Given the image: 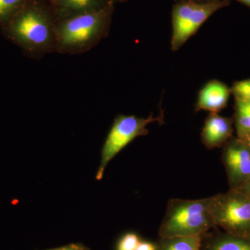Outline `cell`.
Instances as JSON below:
<instances>
[{"label": "cell", "instance_id": "1", "mask_svg": "<svg viewBox=\"0 0 250 250\" xmlns=\"http://www.w3.org/2000/svg\"><path fill=\"white\" fill-rule=\"evenodd\" d=\"M55 18L47 0H27L1 31L31 58L57 52Z\"/></svg>", "mask_w": 250, "mask_h": 250}, {"label": "cell", "instance_id": "2", "mask_svg": "<svg viewBox=\"0 0 250 250\" xmlns=\"http://www.w3.org/2000/svg\"><path fill=\"white\" fill-rule=\"evenodd\" d=\"M113 6L56 23L57 52L79 54L88 52L107 36Z\"/></svg>", "mask_w": 250, "mask_h": 250}, {"label": "cell", "instance_id": "3", "mask_svg": "<svg viewBox=\"0 0 250 250\" xmlns=\"http://www.w3.org/2000/svg\"><path fill=\"white\" fill-rule=\"evenodd\" d=\"M215 228L212 196L199 200L171 199L159 227V236H202Z\"/></svg>", "mask_w": 250, "mask_h": 250}, {"label": "cell", "instance_id": "4", "mask_svg": "<svg viewBox=\"0 0 250 250\" xmlns=\"http://www.w3.org/2000/svg\"><path fill=\"white\" fill-rule=\"evenodd\" d=\"M215 228L230 234L250 236V198L236 189L212 196Z\"/></svg>", "mask_w": 250, "mask_h": 250}, {"label": "cell", "instance_id": "5", "mask_svg": "<svg viewBox=\"0 0 250 250\" xmlns=\"http://www.w3.org/2000/svg\"><path fill=\"white\" fill-rule=\"evenodd\" d=\"M161 116L154 118L152 115L147 118L118 115L113 121L102 149L101 161L97 172V180H101L108 163L122 149L136 138L149 134L148 125L156 121L161 122Z\"/></svg>", "mask_w": 250, "mask_h": 250}, {"label": "cell", "instance_id": "6", "mask_svg": "<svg viewBox=\"0 0 250 250\" xmlns=\"http://www.w3.org/2000/svg\"><path fill=\"white\" fill-rule=\"evenodd\" d=\"M225 5L219 0L205 3L189 1L176 5L172 11V50H179L211 15Z\"/></svg>", "mask_w": 250, "mask_h": 250}, {"label": "cell", "instance_id": "7", "mask_svg": "<svg viewBox=\"0 0 250 250\" xmlns=\"http://www.w3.org/2000/svg\"><path fill=\"white\" fill-rule=\"evenodd\" d=\"M223 164L231 189L241 186L250 176V148L243 140L233 139L225 143Z\"/></svg>", "mask_w": 250, "mask_h": 250}, {"label": "cell", "instance_id": "8", "mask_svg": "<svg viewBox=\"0 0 250 250\" xmlns=\"http://www.w3.org/2000/svg\"><path fill=\"white\" fill-rule=\"evenodd\" d=\"M56 22L107 7L112 0H47Z\"/></svg>", "mask_w": 250, "mask_h": 250}, {"label": "cell", "instance_id": "9", "mask_svg": "<svg viewBox=\"0 0 250 250\" xmlns=\"http://www.w3.org/2000/svg\"><path fill=\"white\" fill-rule=\"evenodd\" d=\"M232 133V121L216 113H210L202 129V142L208 149L225 144Z\"/></svg>", "mask_w": 250, "mask_h": 250}, {"label": "cell", "instance_id": "10", "mask_svg": "<svg viewBox=\"0 0 250 250\" xmlns=\"http://www.w3.org/2000/svg\"><path fill=\"white\" fill-rule=\"evenodd\" d=\"M231 90L218 80L208 82L199 93L195 111H208L218 113L226 106Z\"/></svg>", "mask_w": 250, "mask_h": 250}, {"label": "cell", "instance_id": "11", "mask_svg": "<svg viewBox=\"0 0 250 250\" xmlns=\"http://www.w3.org/2000/svg\"><path fill=\"white\" fill-rule=\"evenodd\" d=\"M200 250H250V236H240L213 229L202 236Z\"/></svg>", "mask_w": 250, "mask_h": 250}, {"label": "cell", "instance_id": "12", "mask_svg": "<svg viewBox=\"0 0 250 250\" xmlns=\"http://www.w3.org/2000/svg\"><path fill=\"white\" fill-rule=\"evenodd\" d=\"M202 236L159 238L156 250H200Z\"/></svg>", "mask_w": 250, "mask_h": 250}, {"label": "cell", "instance_id": "13", "mask_svg": "<svg viewBox=\"0 0 250 250\" xmlns=\"http://www.w3.org/2000/svg\"><path fill=\"white\" fill-rule=\"evenodd\" d=\"M27 0H0V31L24 6Z\"/></svg>", "mask_w": 250, "mask_h": 250}, {"label": "cell", "instance_id": "14", "mask_svg": "<svg viewBox=\"0 0 250 250\" xmlns=\"http://www.w3.org/2000/svg\"><path fill=\"white\" fill-rule=\"evenodd\" d=\"M231 90L236 100L250 103V79L233 83Z\"/></svg>", "mask_w": 250, "mask_h": 250}, {"label": "cell", "instance_id": "15", "mask_svg": "<svg viewBox=\"0 0 250 250\" xmlns=\"http://www.w3.org/2000/svg\"><path fill=\"white\" fill-rule=\"evenodd\" d=\"M141 240L136 233H126L118 242L116 250H136Z\"/></svg>", "mask_w": 250, "mask_h": 250}, {"label": "cell", "instance_id": "16", "mask_svg": "<svg viewBox=\"0 0 250 250\" xmlns=\"http://www.w3.org/2000/svg\"><path fill=\"white\" fill-rule=\"evenodd\" d=\"M136 250H156V245L151 242L141 241Z\"/></svg>", "mask_w": 250, "mask_h": 250}, {"label": "cell", "instance_id": "17", "mask_svg": "<svg viewBox=\"0 0 250 250\" xmlns=\"http://www.w3.org/2000/svg\"><path fill=\"white\" fill-rule=\"evenodd\" d=\"M236 189L243 192V193L246 194V195H250V176L244 183Z\"/></svg>", "mask_w": 250, "mask_h": 250}, {"label": "cell", "instance_id": "18", "mask_svg": "<svg viewBox=\"0 0 250 250\" xmlns=\"http://www.w3.org/2000/svg\"><path fill=\"white\" fill-rule=\"evenodd\" d=\"M48 250H87L84 247L81 245L71 244L69 246L62 247V248H56V249Z\"/></svg>", "mask_w": 250, "mask_h": 250}, {"label": "cell", "instance_id": "19", "mask_svg": "<svg viewBox=\"0 0 250 250\" xmlns=\"http://www.w3.org/2000/svg\"><path fill=\"white\" fill-rule=\"evenodd\" d=\"M242 140L245 141L247 143L248 146H249L250 148V134L248 135V136H245V137L242 138Z\"/></svg>", "mask_w": 250, "mask_h": 250}, {"label": "cell", "instance_id": "20", "mask_svg": "<svg viewBox=\"0 0 250 250\" xmlns=\"http://www.w3.org/2000/svg\"><path fill=\"white\" fill-rule=\"evenodd\" d=\"M237 1H240V2L243 3V4L250 7V0H237Z\"/></svg>", "mask_w": 250, "mask_h": 250}, {"label": "cell", "instance_id": "21", "mask_svg": "<svg viewBox=\"0 0 250 250\" xmlns=\"http://www.w3.org/2000/svg\"><path fill=\"white\" fill-rule=\"evenodd\" d=\"M124 1V0H112V1Z\"/></svg>", "mask_w": 250, "mask_h": 250}, {"label": "cell", "instance_id": "22", "mask_svg": "<svg viewBox=\"0 0 250 250\" xmlns=\"http://www.w3.org/2000/svg\"><path fill=\"white\" fill-rule=\"evenodd\" d=\"M250 198V195H249Z\"/></svg>", "mask_w": 250, "mask_h": 250}]
</instances>
